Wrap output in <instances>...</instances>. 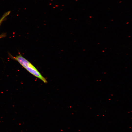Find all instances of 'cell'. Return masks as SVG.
Segmentation results:
<instances>
[{
	"mask_svg": "<svg viewBox=\"0 0 132 132\" xmlns=\"http://www.w3.org/2000/svg\"><path fill=\"white\" fill-rule=\"evenodd\" d=\"M25 68L29 72L41 79L44 83L47 82L46 79L42 76L37 69L31 63Z\"/></svg>",
	"mask_w": 132,
	"mask_h": 132,
	"instance_id": "1",
	"label": "cell"
},
{
	"mask_svg": "<svg viewBox=\"0 0 132 132\" xmlns=\"http://www.w3.org/2000/svg\"><path fill=\"white\" fill-rule=\"evenodd\" d=\"M10 13V11H8L5 13L3 15L1 18L0 19V24L9 15Z\"/></svg>",
	"mask_w": 132,
	"mask_h": 132,
	"instance_id": "2",
	"label": "cell"
}]
</instances>
